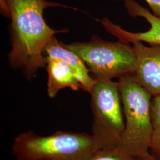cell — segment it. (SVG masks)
Masks as SVG:
<instances>
[{
    "label": "cell",
    "instance_id": "cell-1",
    "mask_svg": "<svg viewBox=\"0 0 160 160\" xmlns=\"http://www.w3.org/2000/svg\"><path fill=\"white\" fill-rule=\"evenodd\" d=\"M10 12L12 49L8 61L12 68L21 69L28 79L34 77L46 65V46L59 33L68 30L51 29L43 18L49 7L75 9L48 0H6Z\"/></svg>",
    "mask_w": 160,
    "mask_h": 160
},
{
    "label": "cell",
    "instance_id": "cell-2",
    "mask_svg": "<svg viewBox=\"0 0 160 160\" xmlns=\"http://www.w3.org/2000/svg\"><path fill=\"white\" fill-rule=\"evenodd\" d=\"M100 148L86 133L59 131L42 136L25 131L14 138L12 154L16 160H86Z\"/></svg>",
    "mask_w": 160,
    "mask_h": 160
},
{
    "label": "cell",
    "instance_id": "cell-3",
    "mask_svg": "<svg viewBox=\"0 0 160 160\" xmlns=\"http://www.w3.org/2000/svg\"><path fill=\"white\" fill-rule=\"evenodd\" d=\"M118 84L125 117V129L118 147L138 158L149 153L153 96L138 83L133 74L120 77Z\"/></svg>",
    "mask_w": 160,
    "mask_h": 160
},
{
    "label": "cell",
    "instance_id": "cell-4",
    "mask_svg": "<svg viewBox=\"0 0 160 160\" xmlns=\"http://www.w3.org/2000/svg\"><path fill=\"white\" fill-rule=\"evenodd\" d=\"M62 45L83 61L94 79L119 78L133 74L136 68L137 57L130 43L112 42L93 36L87 42Z\"/></svg>",
    "mask_w": 160,
    "mask_h": 160
},
{
    "label": "cell",
    "instance_id": "cell-5",
    "mask_svg": "<svg viewBox=\"0 0 160 160\" xmlns=\"http://www.w3.org/2000/svg\"><path fill=\"white\" fill-rule=\"evenodd\" d=\"M90 92L94 116L92 135L102 149L118 147L125 129V117L118 82L95 79Z\"/></svg>",
    "mask_w": 160,
    "mask_h": 160
},
{
    "label": "cell",
    "instance_id": "cell-6",
    "mask_svg": "<svg viewBox=\"0 0 160 160\" xmlns=\"http://www.w3.org/2000/svg\"><path fill=\"white\" fill-rule=\"evenodd\" d=\"M124 5L131 17H142L149 23L150 28L143 32H130L104 17L100 22L105 30L122 42L133 43L141 42L149 45H160V17L155 16L135 0H125Z\"/></svg>",
    "mask_w": 160,
    "mask_h": 160
},
{
    "label": "cell",
    "instance_id": "cell-7",
    "mask_svg": "<svg viewBox=\"0 0 160 160\" xmlns=\"http://www.w3.org/2000/svg\"><path fill=\"white\" fill-rule=\"evenodd\" d=\"M132 44L137 57L135 79L152 96L160 95V45Z\"/></svg>",
    "mask_w": 160,
    "mask_h": 160
},
{
    "label": "cell",
    "instance_id": "cell-8",
    "mask_svg": "<svg viewBox=\"0 0 160 160\" xmlns=\"http://www.w3.org/2000/svg\"><path fill=\"white\" fill-rule=\"evenodd\" d=\"M46 59L49 97H55L58 92L65 88H69L73 91L82 89L77 75L65 61L56 58L46 57Z\"/></svg>",
    "mask_w": 160,
    "mask_h": 160
},
{
    "label": "cell",
    "instance_id": "cell-9",
    "mask_svg": "<svg viewBox=\"0 0 160 160\" xmlns=\"http://www.w3.org/2000/svg\"><path fill=\"white\" fill-rule=\"evenodd\" d=\"M45 53L46 57L61 59L68 63L77 75L82 90L90 93L96 80L90 75L86 64L77 55L65 48L55 37L46 46Z\"/></svg>",
    "mask_w": 160,
    "mask_h": 160
},
{
    "label": "cell",
    "instance_id": "cell-10",
    "mask_svg": "<svg viewBox=\"0 0 160 160\" xmlns=\"http://www.w3.org/2000/svg\"><path fill=\"white\" fill-rule=\"evenodd\" d=\"M151 119L152 131L149 152L160 160V95L152 98Z\"/></svg>",
    "mask_w": 160,
    "mask_h": 160
},
{
    "label": "cell",
    "instance_id": "cell-11",
    "mask_svg": "<svg viewBox=\"0 0 160 160\" xmlns=\"http://www.w3.org/2000/svg\"><path fill=\"white\" fill-rule=\"evenodd\" d=\"M86 160H136V158L126 154L118 147L113 148H100Z\"/></svg>",
    "mask_w": 160,
    "mask_h": 160
},
{
    "label": "cell",
    "instance_id": "cell-12",
    "mask_svg": "<svg viewBox=\"0 0 160 160\" xmlns=\"http://www.w3.org/2000/svg\"><path fill=\"white\" fill-rule=\"evenodd\" d=\"M145 1L151 8L152 14L157 17H160V0H145Z\"/></svg>",
    "mask_w": 160,
    "mask_h": 160
},
{
    "label": "cell",
    "instance_id": "cell-13",
    "mask_svg": "<svg viewBox=\"0 0 160 160\" xmlns=\"http://www.w3.org/2000/svg\"><path fill=\"white\" fill-rule=\"evenodd\" d=\"M136 160H160V159L155 157L154 156H153L151 154L150 152L147 154L145 155L142 157L136 158Z\"/></svg>",
    "mask_w": 160,
    "mask_h": 160
}]
</instances>
